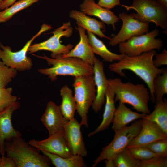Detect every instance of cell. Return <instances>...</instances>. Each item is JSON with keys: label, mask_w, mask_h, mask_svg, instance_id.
Returning <instances> with one entry per match:
<instances>
[{"label": "cell", "mask_w": 167, "mask_h": 167, "mask_svg": "<svg viewBox=\"0 0 167 167\" xmlns=\"http://www.w3.org/2000/svg\"><path fill=\"white\" fill-rule=\"evenodd\" d=\"M156 53L155 50H152L136 56L126 55L120 60L110 64L109 69L111 71L122 77L124 76L123 70H129L133 72L147 84L150 91V98L155 101L154 80L164 70V69L156 67L153 64V57Z\"/></svg>", "instance_id": "obj_1"}, {"label": "cell", "mask_w": 167, "mask_h": 167, "mask_svg": "<svg viewBox=\"0 0 167 167\" xmlns=\"http://www.w3.org/2000/svg\"><path fill=\"white\" fill-rule=\"evenodd\" d=\"M109 86L115 94V102L131 105L137 112L148 114L150 113L148 102L150 98L148 88L143 84L123 83L119 78L108 79Z\"/></svg>", "instance_id": "obj_2"}, {"label": "cell", "mask_w": 167, "mask_h": 167, "mask_svg": "<svg viewBox=\"0 0 167 167\" xmlns=\"http://www.w3.org/2000/svg\"><path fill=\"white\" fill-rule=\"evenodd\" d=\"M33 55L45 60L51 67L38 70L40 73L47 76L52 81H54L59 76L70 75L74 77L93 75V66L76 58H61L56 57L50 58L43 56Z\"/></svg>", "instance_id": "obj_3"}, {"label": "cell", "mask_w": 167, "mask_h": 167, "mask_svg": "<svg viewBox=\"0 0 167 167\" xmlns=\"http://www.w3.org/2000/svg\"><path fill=\"white\" fill-rule=\"evenodd\" d=\"M5 144L7 156L14 161L16 167H49L51 161L40 151L26 143L20 137L13 138Z\"/></svg>", "instance_id": "obj_4"}, {"label": "cell", "mask_w": 167, "mask_h": 167, "mask_svg": "<svg viewBox=\"0 0 167 167\" xmlns=\"http://www.w3.org/2000/svg\"><path fill=\"white\" fill-rule=\"evenodd\" d=\"M73 86L76 111L81 118L80 124L88 127L87 114L96 96V88L93 75L74 77Z\"/></svg>", "instance_id": "obj_5"}, {"label": "cell", "mask_w": 167, "mask_h": 167, "mask_svg": "<svg viewBox=\"0 0 167 167\" xmlns=\"http://www.w3.org/2000/svg\"><path fill=\"white\" fill-rule=\"evenodd\" d=\"M131 5H121L127 10L133 9L132 15L136 19L145 23L153 22L157 26L166 30L167 9L155 0H133Z\"/></svg>", "instance_id": "obj_6"}, {"label": "cell", "mask_w": 167, "mask_h": 167, "mask_svg": "<svg viewBox=\"0 0 167 167\" xmlns=\"http://www.w3.org/2000/svg\"><path fill=\"white\" fill-rule=\"evenodd\" d=\"M142 124V120H140L129 126H126L115 132L112 141L103 148L99 155L94 161L92 167H95L101 161L105 160L113 159L118 153L127 148L139 132Z\"/></svg>", "instance_id": "obj_7"}, {"label": "cell", "mask_w": 167, "mask_h": 167, "mask_svg": "<svg viewBox=\"0 0 167 167\" xmlns=\"http://www.w3.org/2000/svg\"><path fill=\"white\" fill-rule=\"evenodd\" d=\"M52 28L51 26L43 24L39 31L29 40L20 50L13 52L9 46L0 43V59L7 66L17 71L29 70L32 66L31 59L27 56L28 49L32 41L43 32Z\"/></svg>", "instance_id": "obj_8"}, {"label": "cell", "mask_w": 167, "mask_h": 167, "mask_svg": "<svg viewBox=\"0 0 167 167\" xmlns=\"http://www.w3.org/2000/svg\"><path fill=\"white\" fill-rule=\"evenodd\" d=\"M159 34V31L155 29L152 32L132 37L118 44L121 54L132 57L140 55L162 47V41L156 37Z\"/></svg>", "instance_id": "obj_9"}, {"label": "cell", "mask_w": 167, "mask_h": 167, "mask_svg": "<svg viewBox=\"0 0 167 167\" xmlns=\"http://www.w3.org/2000/svg\"><path fill=\"white\" fill-rule=\"evenodd\" d=\"M73 32L70 22L63 23L62 25L52 32L53 36L47 40L38 43L31 45L28 50L29 54L40 50H46L52 52L51 56L55 57L67 53L73 47L71 44L65 45L61 43L60 39L62 37H69Z\"/></svg>", "instance_id": "obj_10"}, {"label": "cell", "mask_w": 167, "mask_h": 167, "mask_svg": "<svg viewBox=\"0 0 167 167\" xmlns=\"http://www.w3.org/2000/svg\"><path fill=\"white\" fill-rule=\"evenodd\" d=\"M118 17L122 20V25L117 34L110 40L109 44L111 45L115 46L132 37L148 32L149 24L139 21L131 14L122 13L119 14Z\"/></svg>", "instance_id": "obj_11"}, {"label": "cell", "mask_w": 167, "mask_h": 167, "mask_svg": "<svg viewBox=\"0 0 167 167\" xmlns=\"http://www.w3.org/2000/svg\"><path fill=\"white\" fill-rule=\"evenodd\" d=\"M28 143L41 152H47L63 157L72 155L66 142L64 129L49 135L45 139L41 140L32 139Z\"/></svg>", "instance_id": "obj_12"}, {"label": "cell", "mask_w": 167, "mask_h": 167, "mask_svg": "<svg viewBox=\"0 0 167 167\" xmlns=\"http://www.w3.org/2000/svg\"><path fill=\"white\" fill-rule=\"evenodd\" d=\"M81 125L77 120H69L64 128V136L70 151L72 155L85 157L87 152L81 131Z\"/></svg>", "instance_id": "obj_13"}, {"label": "cell", "mask_w": 167, "mask_h": 167, "mask_svg": "<svg viewBox=\"0 0 167 167\" xmlns=\"http://www.w3.org/2000/svg\"><path fill=\"white\" fill-rule=\"evenodd\" d=\"M20 106V103L17 101L0 111V153L2 156L5 153V141L21 136V132L14 128L11 122L13 113Z\"/></svg>", "instance_id": "obj_14"}, {"label": "cell", "mask_w": 167, "mask_h": 167, "mask_svg": "<svg viewBox=\"0 0 167 167\" xmlns=\"http://www.w3.org/2000/svg\"><path fill=\"white\" fill-rule=\"evenodd\" d=\"M142 126L137 135L130 142L127 148L144 146L154 141L167 139L165 133L154 122L142 118Z\"/></svg>", "instance_id": "obj_15"}, {"label": "cell", "mask_w": 167, "mask_h": 167, "mask_svg": "<svg viewBox=\"0 0 167 167\" xmlns=\"http://www.w3.org/2000/svg\"><path fill=\"white\" fill-rule=\"evenodd\" d=\"M93 67L96 96L92 107L94 111L97 113L100 111L105 102V95L109 84L104 71V63L96 57L94 60Z\"/></svg>", "instance_id": "obj_16"}, {"label": "cell", "mask_w": 167, "mask_h": 167, "mask_svg": "<svg viewBox=\"0 0 167 167\" xmlns=\"http://www.w3.org/2000/svg\"><path fill=\"white\" fill-rule=\"evenodd\" d=\"M41 120L48 130L49 135L63 130L68 121L63 115L59 106L51 101L47 103Z\"/></svg>", "instance_id": "obj_17"}, {"label": "cell", "mask_w": 167, "mask_h": 167, "mask_svg": "<svg viewBox=\"0 0 167 167\" xmlns=\"http://www.w3.org/2000/svg\"><path fill=\"white\" fill-rule=\"evenodd\" d=\"M77 29L79 32L80 38L78 43L67 53L59 55L55 57H58L61 58H76L93 66L94 59L96 57L91 47L88 36L85 33V30L78 25Z\"/></svg>", "instance_id": "obj_18"}, {"label": "cell", "mask_w": 167, "mask_h": 167, "mask_svg": "<svg viewBox=\"0 0 167 167\" xmlns=\"http://www.w3.org/2000/svg\"><path fill=\"white\" fill-rule=\"evenodd\" d=\"M80 7L81 11L85 14L98 18L103 22L111 25L114 29L115 24L120 19L110 10L101 6L94 0H84Z\"/></svg>", "instance_id": "obj_19"}, {"label": "cell", "mask_w": 167, "mask_h": 167, "mask_svg": "<svg viewBox=\"0 0 167 167\" xmlns=\"http://www.w3.org/2000/svg\"><path fill=\"white\" fill-rule=\"evenodd\" d=\"M70 17L74 19L78 25L86 30L87 31L95 34L102 38L109 40L111 38L103 33L105 31V26L104 22L98 21L86 15L82 11L73 10L71 11Z\"/></svg>", "instance_id": "obj_20"}, {"label": "cell", "mask_w": 167, "mask_h": 167, "mask_svg": "<svg viewBox=\"0 0 167 167\" xmlns=\"http://www.w3.org/2000/svg\"><path fill=\"white\" fill-rule=\"evenodd\" d=\"M146 115L134 112L125 104L119 102L112 122V129L115 132L126 127L132 121L142 119Z\"/></svg>", "instance_id": "obj_21"}, {"label": "cell", "mask_w": 167, "mask_h": 167, "mask_svg": "<svg viewBox=\"0 0 167 167\" xmlns=\"http://www.w3.org/2000/svg\"><path fill=\"white\" fill-rule=\"evenodd\" d=\"M105 102L102 121L95 130L88 134L89 137L107 129L112 122L116 108L115 104V94L109 85L105 95Z\"/></svg>", "instance_id": "obj_22"}, {"label": "cell", "mask_w": 167, "mask_h": 167, "mask_svg": "<svg viewBox=\"0 0 167 167\" xmlns=\"http://www.w3.org/2000/svg\"><path fill=\"white\" fill-rule=\"evenodd\" d=\"M87 34L88 41L93 52L99 55L105 61L109 62L118 61L126 55L112 52L108 49L103 42L97 38L93 33L87 31Z\"/></svg>", "instance_id": "obj_23"}, {"label": "cell", "mask_w": 167, "mask_h": 167, "mask_svg": "<svg viewBox=\"0 0 167 167\" xmlns=\"http://www.w3.org/2000/svg\"><path fill=\"white\" fill-rule=\"evenodd\" d=\"M62 101L59 106L62 113L67 120L74 118L77 110L76 102L72 90L67 85L62 86L60 91Z\"/></svg>", "instance_id": "obj_24"}, {"label": "cell", "mask_w": 167, "mask_h": 167, "mask_svg": "<svg viewBox=\"0 0 167 167\" xmlns=\"http://www.w3.org/2000/svg\"><path fill=\"white\" fill-rule=\"evenodd\" d=\"M143 118L153 122L167 134V101L165 98L156 102L153 111Z\"/></svg>", "instance_id": "obj_25"}, {"label": "cell", "mask_w": 167, "mask_h": 167, "mask_svg": "<svg viewBox=\"0 0 167 167\" xmlns=\"http://www.w3.org/2000/svg\"><path fill=\"white\" fill-rule=\"evenodd\" d=\"M47 156L56 167H84L87 166L83 157L78 155H72L67 157L45 152H42Z\"/></svg>", "instance_id": "obj_26"}, {"label": "cell", "mask_w": 167, "mask_h": 167, "mask_svg": "<svg viewBox=\"0 0 167 167\" xmlns=\"http://www.w3.org/2000/svg\"><path fill=\"white\" fill-rule=\"evenodd\" d=\"M40 0H19L9 7L0 11V23L9 20L18 12L28 7Z\"/></svg>", "instance_id": "obj_27"}, {"label": "cell", "mask_w": 167, "mask_h": 167, "mask_svg": "<svg viewBox=\"0 0 167 167\" xmlns=\"http://www.w3.org/2000/svg\"><path fill=\"white\" fill-rule=\"evenodd\" d=\"M153 88L155 101L158 102L163 100V96L167 94V70L164 69L163 72L155 78Z\"/></svg>", "instance_id": "obj_28"}, {"label": "cell", "mask_w": 167, "mask_h": 167, "mask_svg": "<svg viewBox=\"0 0 167 167\" xmlns=\"http://www.w3.org/2000/svg\"><path fill=\"white\" fill-rule=\"evenodd\" d=\"M116 167H137L139 161L135 158L126 148L113 159Z\"/></svg>", "instance_id": "obj_29"}, {"label": "cell", "mask_w": 167, "mask_h": 167, "mask_svg": "<svg viewBox=\"0 0 167 167\" xmlns=\"http://www.w3.org/2000/svg\"><path fill=\"white\" fill-rule=\"evenodd\" d=\"M17 74V71L6 66L0 60V88H5Z\"/></svg>", "instance_id": "obj_30"}, {"label": "cell", "mask_w": 167, "mask_h": 167, "mask_svg": "<svg viewBox=\"0 0 167 167\" xmlns=\"http://www.w3.org/2000/svg\"><path fill=\"white\" fill-rule=\"evenodd\" d=\"M131 155L139 161L148 160L157 156L145 146L134 147L127 148Z\"/></svg>", "instance_id": "obj_31"}, {"label": "cell", "mask_w": 167, "mask_h": 167, "mask_svg": "<svg viewBox=\"0 0 167 167\" xmlns=\"http://www.w3.org/2000/svg\"><path fill=\"white\" fill-rule=\"evenodd\" d=\"M12 91L11 87L0 88V111L17 101V96L12 95Z\"/></svg>", "instance_id": "obj_32"}, {"label": "cell", "mask_w": 167, "mask_h": 167, "mask_svg": "<svg viewBox=\"0 0 167 167\" xmlns=\"http://www.w3.org/2000/svg\"><path fill=\"white\" fill-rule=\"evenodd\" d=\"M144 146L158 157L167 156V139L154 141Z\"/></svg>", "instance_id": "obj_33"}, {"label": "cell", "mask_w": 167, "mask_h": 167, "mask_svg": "<svg viewBox=\"0 0 167 167\" xmlns=\"http://www.w3.org/2000/svg\"><path fill=\"white\" fill-rule=\"evenodd\" d=\"M167 157H155L148 160L139 161L137 167H167Z\"/></svg>", "instance_id": "obj_34"}, {"label": "cell", "mask_w": 167, "mask_h": 167, "mask_svg": "<svg viewBox=\"0 0 167 167\" xmlns=\"http://www.w3.org/2000/svg\"><path fill=\"white\" fill-rule=\"evenodd\" d=\"M155 59L153 60L155 66L159 68L162 66L167 65V51L164 49L161 53H156L155 55Z\"/></svg>", "instance_id": "obj_35"}, {"label": "cell", "mask_w": 167, "mask_h": 167, "mask_svg": "<svg viewBox=\"0 0 167 167\" xmlns=\"http://www.w3.org/2000/svg\"><path fill=\"white\" fill-rule=\"evenodd\" d=\"M120 0H99L98 4L104 8L110 10L115 6L120 5Z\"/></svg>", "instance_id": "obj_36"}, {"label": "cell", "mask_w": 167, "mask_h": 167, "mask_svg": "<svg viewBox=\"0 0 167 167\" xmlns=\"http://www.w3.org/2000/svg\"><path fill=\"white\" fill-rule=\"evenodd\" d=\"M0 167H16V166L11 158L2 156L0 157Z\"/></svg>", "instance_id": "obj_37"}, {"label": "cell", "mask_w": 167, "mask_h": 167, "mask_svg": "<svg viewBox=\"0 0 167 167\" xmlns=\"http://www.w3.org/2000/svg\"><path fill=\"white\" fill-rule=\"evenodd\" d=\"M16 0H3L0 6V10H4L10 6Z\"/></svg>", "instance_id": "obj_38"}, {"label": "cell", "mask_w": 167, "mask_h": 167, "mask_svg": "<svg viewBox=\"0 0 167 167\" xmlns=\"http://www.w3.org/2000/svg\"><path fill=\"white\" fill-rule=\"evenodd\" d=\"M106 167H116L113 159H106L104 160Z\"/></svg>", "instance_id": "obj_39"}, {"label": "cell", "mask_w": 167, "mask_h": 167, "mask_svg": "<svg viewBox=\"0 0 167 167\" xmlns=\"http://www.w3.org/2000/svg\"><path fill=\"white\" fill-rule=\"evenodd\" d=\"M157 1L164 8L167 9V0H157Z\"/></svg>", "instance_id": "obj_40"}, {"label": "cell", "mask_w": 167, "mask_h": 167, "mask_svg": "<svg viewBox=\"0 0 167 167\" xmlns=\"http://www.w3.org/2000/svg\"><path fill=\"white\" fill-rule=\"evenodd\" d=\"M3 0H0V6Z\"/></svg>", "instance_id": "obj_41"}]
</instances>
